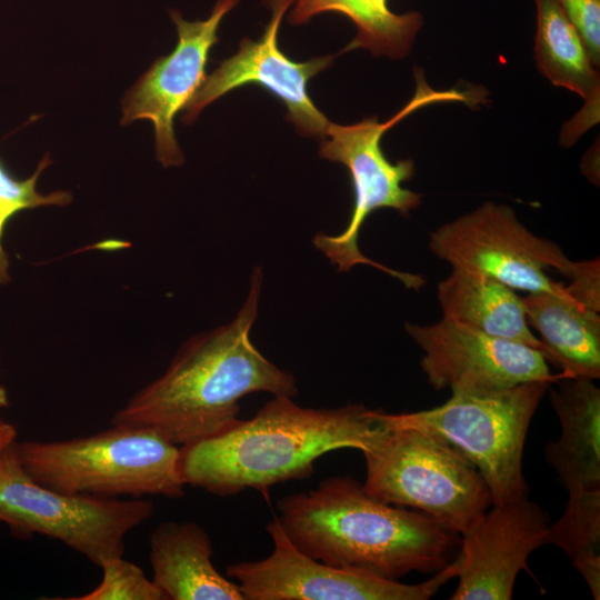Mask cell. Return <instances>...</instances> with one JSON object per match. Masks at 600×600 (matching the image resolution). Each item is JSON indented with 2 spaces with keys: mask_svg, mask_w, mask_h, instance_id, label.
I'll use <instances>...</instances> for the list:
<instances>
[{
  "mask_svg": "<svg viewBox=\"0 0 600 600\" xmlns=\"http://www.w3.org/2000/svg\"><path fill=\"white\" fill-rule=\"evenodd\" d=\"M263 273L256 267L236 317L190 337L164 372L137 391L111 423L150 428L181 447L229 428L240 400L254 392L294 398L293 374L269 361L252 343Z\"/></svg>",
  "mask_w": 600,
  "mask_h": 600,
  "instance_id": "6da1fadb",
  "label": "cell"
},
{
  "mask_svg": "<svg viewBox=\"0 0 600 600\" xmlns=\"http://www.w3.org/2000/svg\"><path fill=\"white\" fill-rule=\"evenodd\" d=\"M278 520L288 539L329 566L398 580L436 573L456 557L459 534L431 517L381 501L350 476L283 496Z\"/></svg>",
  "mask_w": 600,
  "mask_h": 600,
  "instance_id": "7a4b0ae2",
  "label": "cell"
},
{
  "mask_svg": "<svg viewBox=\"0 0 600 600\" xmlns=\"http://www.w3.org/2000/svg\"><path fill=\"white\" fill-rule=\"evenodd\" d=\"M381 410L359 403L304 408L273 396L253 417L180 447L186 486L228 497L247 489L304 479L321 456L342 448L367 450L386 429Z\"/></svg>",
  "mask_w": 600,
  "mask_h": 600,
  "instance_id": "3957f363",
  "label": "cell"
},
{
  "mask_svg": "<svg viewBox=\"0 0 600 600\" xmlns=\"http://www.w3.org/2000/svg\"><path fill=\"white\" fill-rule=\"evenodd\" d=\"M14 450L23 470L56 491L169 499L186 493L180 447L150 428L111 423L101 432L68 440L16 442Z\"/></svg>",
  "mask_w": 600,
  "mask_h": 600,
  "instance_id": "277c9868",
  "label": "cell"
},
{
  "mask_svg": "<svg viewBox=\"0 0 600 600\" xmlns=\"http://www.w3.org/2000/svg\"><path fill=\"white\" fill-rule=\"evenodd\" d=\"M414 78L417 87L413 97L387 121L379 122L377 117L346 126L330 121L326 136L321 139L319 156L348 169L353 189V208L342 232L336 236L318 233L312 242L338 267V272H347L356 264H368L400 279L407 287L417 289L423 282L421 277L374 262L362 254L358 244L362 224L376 210L390 208L408 216L421 203L420 193L402 187V183L414 174L413 161L402 159L391 162L383 153L381 140L391 127L417 109L442 102L473 106L482 101V92L479 88L434 90L426 82L421 70H416Z\"/></svg>",
  "mask_w": 600,
  "mask_h": 600,
  "instance_id": "5b68a950",
  "label": "cell"
},
{
  "mask_svg": "<svg viewBox=\"0 0 600 600\" xmlns=\"http://www.w3.org/2000/svg\"><path fill=\"white\" fill-rule=\"evenodd\" d=\"M362 453L368 493L420 511L457 534L473 529L492 504L477 467L457 448L428 432L386 424Z\"/></svg>",
  "mask_w": 600,
  "mask_h": 600,
  "instance_id": "8992f818",
  "label": "cell"
},
{
  "mask_svg": "<svg viewBox=\"0 0 600 600\" xmlns=\"http://www.w3.org/2000/svg\"><path fill=\"white\" fill-rule=\"evenodd\" d=\"M551 381H529L498 392H452L441 406L403 413L381 411L393 428L436 436L466 456L487 483L492 504L529 494L522 460L533 414Z\"/></svg>",
  "mask_w": 600,
  "mask_h": 600,
  "instance_id": "52a82bcc",
  "label": "cell"
},
{
  "mask_svg": "<svg viewBox=\"0 0 600 600\" xmlns=\"http://www.w3.org/2000/svg\"><path fill=\"white\" fill-rule=\"evenodd\" d=\"M14 443L0 459V522L20 537L39 533L59 540L98 567L122 557L126 536L151 518L153 502L47 488L23 470Z\"/></svg>",
  "mask_w": 600,
  "mask_h": 600,
  "instance_id": "ba28073f",
  "label": "cell"
},
{
  "mask_svg": "<svg viewBox=\"0 0 600 600\" xmlns=\"http://www.w3.org/2000/svg\"><path fill=\"white\" fill-rule=\"evenodd\" d=\"M429 248L452 269L480 273L528 293L560 290L564 284L547 271L553 268L566 276L573 263L558 244L528 230L512 208L494 202L432 231Z\"/></svg>",
  "mask_w": 600,
  "mask_h": 600,
  "instance_id": "9c48e42d",
  "label": "cell"
},
{
  "mask_svg": "<svg viewBox=\"0 0 600 600\" xmlns=\"http://www.w3.org/2000/svg\"><path fill=\"white\" fill-rule=\"evenodd\" d=\"M273 549L256 561L237 562L227 577L237 581L244 600H427L458 574L454 558L417 584L387 580L329 566L300 551L273 518L266 527Z\"/></svg>",
  "mask_w": 600,
  "mask_h": 600,
  "instance_id": "30bf717a",
  "label": "cell"
},
{
  "mask_svg": "<svg viewBox=\"0 0 600 600\" xmlns=\"http://www.w3.org/2000/svg\"><path fill=\"white\" fill-rule=\"evenodd\" d=\"M404 329L423 351L421 368L438 391L486 394L561 376L550 372L538 349L443 317L432 324L406 323Z\"/></svg>",
  "mask_w": 600,
  "mask_h": 600,
  "instance_id": "8fae6325",
  "label": "cell"
},
{
  "mask_svg": "<svg viewBox=\"0 0 600 600\" xmlns=\"http://www.w3.org/2000/svg\"><path fill=\"white\" fill-rule=\"evenodd\" d=\"M263 2L272 13L261 37L257 40L242 39L238 51L219 62L184 108L182 120L192 123L207 106L220 97L242 86L254 84L284 103L287 119L301 136L323 139L330 121L314 106L308 92V83L329 68L334 57H314L304 62L291 60L278 46L279 28L291 2Z\"/></svg>",
  "mask_w": 600,
  "mask_h": 600,
  "instance_id": "7c38bea8",
  "label": "cell"
},
{
  "mask_svg": "<svg viewBox=\"0 0 600 600\" xmlns=\"http://www.w3.org/2000/svg\"><path fill=\"white\" fill-rule=\"evenodd\" d=\"M239 2L217 0L210 16L196 21H188L179 11L171 10L178 33L176 48L154 60L122 99L121 124L151 121L157 159L164 168L181 166L184 161L174 134V117L203 83L210 51L219 41L220 23Z\"/></svg>",
  "mask_w": 600,
  "mask_h": 600,
  "instance_id": "4fadbf2b",
  "label": "cell"
},
{
  "mask_svg": "<svg viewBox=\"0 0 600 600\" xmlns=\"http://www.w3.org/2000/svg\"><path fill=\"white\" fill-rule=\"evenodd\" d=\"M548 514L528 496L491 504L462 536L451 600H510L529 556L547 544Z\"/></svg>",
  "mask_w": 600,
  "mask_h": 600,
  "instance_id": "5bb4252c",
  "label": "cell"
},
{
  "mask_svg": "<svg viewBox=\"0 0 600 600\" xmlns=\"http://www.w3.org/2000/svg\"><path fill=\"white\" fill-rule=\"evenodd\" d=\"M560 436L544 457L568 497L600 491V389L593 379L563 377L550 383Z\"/></svg>",
  "mask_w": 600,
  "mask_h": 600,
  "instance_id": "9a60e30c",
  "label": "cell"
},
{
  "mask_svg": "<svg viewBox=\"0 0 600 600\" xmlns=\"http://www.w3.org/2000/svg\"><path fill=\"white\" fill-rule=\"evenodd\" d=\"M153 583L167 600H244L237 582L218 572L212 542L194 521H163L151 533Z\"/></svg>",
  "mask_w": 600,
  "mask_h": 600,
  "instance_id": "2e32d148",
  "label": "cell"
},
{
  "mask_svg": "<svg viewBox=\"0 0 600 600\" xmlns=\"http://www.w3.org/2000/svg\"><path fill=\"white\" fill-rule=\"evenodd\" d=\"M527 320L538 332L541 353L563 377H600V316L563 286L522 298Z\"/></svg>",
  "mask_w": 600,
  "mask_h": 600,
  "instance_id": "e0dca14e",
  "label": "cell"
},
{
  "mask_svg": "<svg viewBox=\"0 0 600 600\" xmlns=\"http://www.w3.org/2000/svg\"><path fill=\"white\" fill-rule=\"evenodd\" d=\"M438 300L443 318L541 352L522 298L512 288L480 273L452 269L438 284Z\"/></svg>",
  "mask_w": 600,
  "mask_h": 600,
  "instance_id": "ac0fdd59",
  "label": "cell"
},
{
  "mask_svg": "<svg viewBox=\"0 0 600 600\" xmlns=\"http://www.w3.org/2000/svg\"><path fill=\"white\" fill-rule=\"evenodd\" d=\"M293 8L289 23L299 26L314 16L334 12L347 17L357 29L353 40L340 51L364 49L373 56L403 59L409 54L423 26L417 11L394 13L388 0H289Z\"/></svg>",
  "mask_w": 600,
  "mask_h": 600,
  "instance_id": "d6986e66",
  "label": "cell"
},
{
  "mask_svg": "<svg viewBox=\"0 0 600 600\" xmlns=\"http://www.w3.org/2000/svg\"><path fill=\"white\" fill-rule=\"evenodd\" d=\"M537 33L534 57L549 81L582 97L599 101L600 78L579 31L558 0H534Z\"/></svg>",
  "mask_w": 600,
  "mask_h": 600,
  "instance_id": "ffe728a7",
  "label": "cell"
},
{
  "mask_svg": "<svg viewBox=\"0 0 600 600\" xmlns=\"http://www.w3.org/2000/svg\"><path fill=\"white\" fill-rule=\"evenodd\" d=\"M547 544L561 548L600 599V491L568 497L562 516L550 523Z\"/></svg>",
  "mask_w": 600,
  "mask_h": 600,
  "instance_id": "44dd1931",
  "label": "cell"
},
{
  "mask_svg": "<svg viewBox=\"0 0 600 600\" xmlns=\"http://www.w3.org/2000/svg\"><path fill=\"white\" fill-rule=\"evenodd\" d=\"M52 162L46 154L33 174L27 179L14 178L0 160V287L10 282V261L2 238L9 220L20 211L38 207H64L72 201L69 191L57 190L43 194L37 190V181L43 170Z\"/></svg>",
  "mask_w": 600,
  "mask_h": 600,
  "instance_id": "7402d4cb",
  "label": "cell"
},
{
  "mask_svg": "<svg viewBox=\"0 0 600 600\" xmlns=\"http://www.w3.org/2000/svg\"><path fill=\"white\" fill-rule=\"evenodd\" d=\"M102 579L90 592L68 600H167L163 592L148 579L143 570L122 557L111 558L100 566Z\"/></svg>",
  "mask_w": 600,
  "mask_h": 600,
  "instance_id": "603a6c76",
  "label": "cell"
},
{
  "mask_svg": "<svg viewBox=\"0 0 600 600\" xmlns=\"http://www.w3.org/2000/svg\"><path fill=\"white\" fill-rule=\"evenodd\" d=\"M579 31L593 63H600V0H558Z\"/></svg>",
  "mask_w": 600,
  "mask_h": 600,
  "instance_id": "cb8c5ba5",
  "label": "cell"
},
{
  "mask_svg": "<svg viewBox=\"0 0 600 600\" xmlns=\"http://www.w3.org/2000/svg\"><path fill=\"white\" fill-rule=\"evenodd\" d=\"M571 281L568 292L586 307L600 311V264L599 258L572 263L566 273Z\"/></svg>",
  "mask_w": 600,
  "mask_h": 600,
  "instance_id": "d4e9b609",
  "label": "cell"
},
{
  "mask_svg": "<svg viewBox=\"0 0 600 600\" xmlns=\"http://www.w3.org/2000/svg\"><path fill=\"white\" fill-rule=\"evenodd\" d=\"M16 441V427L9 422L0 420V459Z\"/></svg>",
  "mask_w": 600,
  "mask_h": 600,
  "instance_id": "484cf974",
  "label": "cell"
},
{
  "mask_svg": "<svg viewBox=\"0 0 600 600\" xmlns=\"http://www.w3.org/2000/svg\"><path fill=\"white\" fill-rule=\"evenodd\" d=\"M9 406V397L6 387L0 383V412Z\"/></svg>",
  "mask_w": 600,
  "mask_h": 600,
  "instance_id": "4316f807",
  "label": "cell"
}]
</instances>
